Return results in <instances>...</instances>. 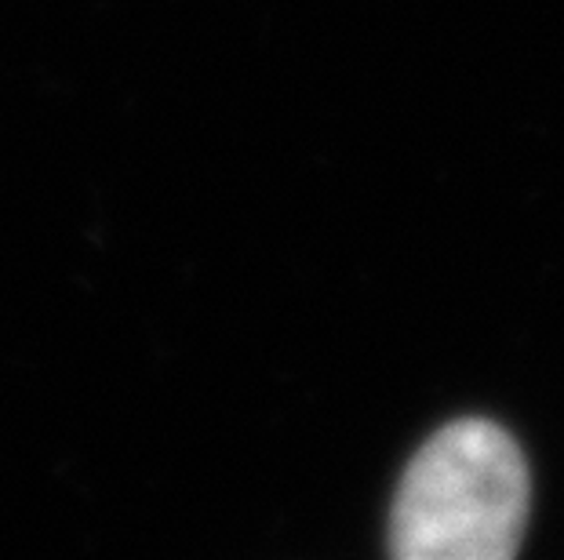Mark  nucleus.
Instances as JSON below:
<instances>
[{"label": "nucleus", "instance_id": "1", "mask_svg": "<svg viewBox=\"0 0 564 560\" xmlns=\"http://www.w3.org/2000/svg\"><path fill=\"white\" fill-rule=\"evenodd\" d=\"M528 466L507 430L463 419L430 437L408 466L390 517L401 560H507L528 524Z\"/></svg>", "mask_w": 564, "mask_h": 560}]
</instances>
